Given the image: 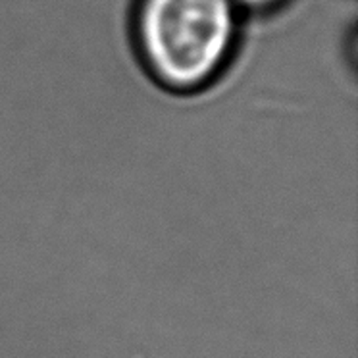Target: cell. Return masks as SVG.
I'll list each match as a JSON object with an SVG mask.
<instances>
[{"mask_svg": "<svg viewBox=\"0 0 358 358\" xmlns=\"http://www.w3.org/2000/svg\"><path fill=\"white\" fill-rule=\"evenodd\" d=\"M239 10H252V12H266L280 6L283 0H234Z\"/></svg>", "mask_w": 358, "mask_h": 358, "instance_id": "obj_2", "label": "cell"}, {"mask_svg": "<svg viewBox=\"0 0 358 358\" xmlns=\"http://www.w3.org/2000/svg\"><path fill=\"white\" fill-rule=\"evenodd\" d=\"M234 0H139L135 39L152 78L170 91H196L218 78L239 37Z\"/></svg>", "mask_w": 358, "mask_h": 358, "instance_id": "obj_1", "label": "cell"}]
</instances>
